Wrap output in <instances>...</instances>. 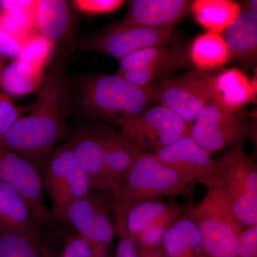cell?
Wrapping results in <instances>:
<instances>
[{"label": "cell", "mask_w": 257, "mask_h": 257, "mask_svg": "<svg viewBox=\"0 0 257 257\" xmlns=\"http://www.w3.org/2000/svg\"><path fill=\"white\" fill-rule=\"evenodd\" d=\"M56 58L39 90L35 109L18 119L0 138V145L40 170L47 157L67 134L70 86L63 60Z\"/></svg>", "instance_id": "1"}, {"label": "cell", "mask_w": 257, "mask_h": 257, "mask_svg": "<svg viewBox=\"0 0 257 257\" xmlns=\"http://www.w3.org/2000/svg\"><path fill=\"white\" fill-rule=\"evenodd\" d=\"M155 88L137 86L117 74H92L83 79L79 99L89 114L99 117L133 116L147 109L154 100Z\"/></svg>", "instance_id": "2"}, {"label": "cell", "mask_w": 257, "mask_h": 257, "mask_svg": "<svg viewBox=\"0 0 257 257\" xmlns=\"http://www.w3.org/2000/svg\"><path fill=\"white\" fill-rule=\"evenodd\" d=\"M195 185L151 152H143L122 181L111 191L112 207L128 201L187 195Z\"/></svg>", "instance_id": "3"}, {"label": "cell", "mask_w": 257, "mask_h": 257, "mask_svg": "<svg viewBox=\"0 0 257 257\" xmlns=\"http://www.w3.org/2000/svg\"><path fill=\"white\" fill-rule=\"evenodd\" d=\"M195 221L204 257H234L240 236L246 226L239 221L217 189H207L204 199L188 209Z\"/></svg>", "instance_id": "4"}, {"label": "cell", "mask_w": 257, "mask_h": 257, "mask_svg": "<svg viewBox=\"0 0 257 257\" xmlns=\"http://www.w3.org/2000/svg\"><path fill=\"white\" fill-rule=\"evenodd\" d=\"M216 189L245 226L257 224V165L243 147L227 150L217 161Z\"/></svg>", "instance_id": "5"}, {"label": "cell", "mask_w": 257, "mask_h": 257, "mask_svg": "<svg viewBox=\"0 0 257 257\" xmlns=\"http://www.w3.org/2000/svg\"><path fill=\"white\" fill-rule=\"evenodd\" d=\"M40 171L44 189L52 202V215L58 224H64L69 206L92 192L89 177L67 142L51 152Z\"/></svg>", "instance_id": "6"}, {"label": "cell", "mask_w": 257, "mask_h": 257, "mask_svg": "<svg viewBox=\"0 0 257 257\" xmlns=\"http://www.w3.org/2000/svg\"><path fill=\"white\" fill-rule=\"evenodd\" d=\"M115 121L120 133L142 151L151 153L188 136L192 125L162 105Z\"/></svg>", "instance_id": "7"}, {"label": "cell", "mask_w": 257, "mask_h": 257, "mask_svg": "<svg viewBox=\"0 0 257 257\" xmlns=\"http://www.w3.org/2000/svg\"><path fill=\"white\" fill-rule=\"evenodd\" d=\"M252 135L244 112H231L208 101L193 123L189 136L211 155L243 147Z\"/></svg>", "instance_id": "8"}, {"label": "cell", "mask_w": 257, "mask_h": 257, "mask_svg": "<svg viewBox=\"0 0 257 257\" xmlns=\"http://www.w3.org/2000/svg\"><path fill=\"white\" fill-rule=\"evenodd\" d=\"M111 192H90L72 202L66 211L64 224L106 254L112 256L116 229L110 218Z\"/></svg>", "instance_id": "9"}, {"label": "cell", "mask_w": 257, "mask_h": 257, "mask_svg": "<svg viewBox=\"0 0 257 257\" xmlns=\"http://www.w3.org/2000/svg\"><path fill=\"white\" fill-rule=\"evenodd\" d=\"M0 182L21 196L40 226L52 230L58 226V223L45 202L40 169L1 145Z\"/></svg>", "instance_id": "10"}, {"label": "cell", "mask_w": 257, "mask_h": 257, "mask_svg": "<svg viewBox=\"0 0 257 257\" xmlns=\"http://www.w3.org/2000/svg\"><path fill=\"white\" fill-rule=\"evenodd\" d=\"M215 71L197 69L179 77L162 78L155 88L154 100L193 124L209 101L211 81Z\"/></svg>", "instance_id": "11"}, {"label": "cell", "mask_w": 257, "mask_h": 257, "mask_svg": "<svg viewBox=\"0 0 257 257\" xmlns=\"http://www.w3.org/2000/svg\"><path fill=\"white\" fill-rule=\"evenodd\" d=\"M174 28L151 30L119 23L85 37L77 44L81 50L94 51L121 60L135 51L167 46L175 41Z\"/></svg>", "instance_id": "12"}, {"label": "cell", "mask_w": 257, "mask_h": 257, "mask_svg": "<svg viewBox=\"0 0 257 257\" xmlns=\"http://www.w3.org/2000/svg\"><path fill=\"white\" fill-rule=\"evenodd\" d=\"M152 154L162 163L194 184H202L207 189L217 187V162L189 135Z\"/></svg>", "instance_id": "13"}, {"label": "cell", "mask_w": 257, "mask_h": 257, "mask_svg": "<svg viewBox=\"0 0 257 257\" xmlns=\"http://www.w3.org/2000/svg\"><path fill=\"white\" fill-rule=\"evenodd\" d=\"M71 5L65 0H37V33L50 42L57 57L73 45L75 19Z\"/></svg>", "instance_id": "14"}, {"label": "cell", "mask_w": 257, "mask_h": 257, "mask_svg": "<svg viewBox=\"0 0 257 257\" xmlns=\"http://www.w3.org/2000/svg\"><path fill=\"white\" fill-rule=\"evenodd\" d=\"M192 3L189 0H134L121 23L151 30L175 28L188 15Z\"/></svg>", "instance_id": "15"}, {"label": "cell", "mask_w": 257, "mask_h": 257, "mask_svg": "<svg viewBox=\"0 0 257 257\" xmlns=\"http://www.w3.org/2000/svg\"><path fill=\"white\" fill-rule=\"evenodd\" d=\"M67 143L89 177L92 190L110 192L104 170L105 132H79L71 136Z\"/></svg>", "instance_id": "16"}, {"label": "cell", "mask_w": 257, "mask_h": 257, "mask_svg": "<svg viewBox=\"0 0 257 257\" xmlns=\"http://www.w3.org/2000/svg\"><path fill=\"white\" fill-rule=\"evenodd\" d=\"M174 204L159 198L128 201L114 206L116 234L119 238L135 241L149 225Z\"/></svg>", "instance_id": "17"}, {"label": "cell", "mask_w": 257, "mask_h": 257, "mask_svg": "<svg viewBox=\"0 0 257 257\" xmlns=\"http://www.w3.org/2000/svg\"><path fill=\"white\" fill-rule=\"evenodd\" d=\"M254 83L239 69H219L210 84L209 101L224 110L236 112L254 98Z\"/></svg>", "instance_id": "18"}, {"label": "cell", "mask_w": 257, "mask_h": 257, "mask_svg": "<svg viewBox=\"0 0 257 257\" xmlns=\"http://www.w3.org/2000/svg\"><path fill=\"white\" fill-rule=\"evenodd\" d=\"M40 226L21 196L0 182V231L40 241Z\"/></svg>", "instance_id": "19"}, {"label": "cell", "mask_w": 257, "mask_h": 257, "mask_svg": "<svg viewBox=\"0 0 257 257\" xmlns=\"http://www.w3.org/2000/svg\"><path fill=\"white\" fill-rule=\"evenodd\" d=\"M225 41L231 60L251 68L257 60V14L241 9L239 14L224 30Z\"/></svg>", "instance_id": "20"}, {"label": "cell", "mask_w": 257, "mask_h": 257, "mask_svg": "<svg viewBox=\"0 0 257 257\" xmlns=\"http://www.w3.org/2000/svg\"><path fill=\"white\" fill-rule=\"evenodd\" d=\"M143 152L121 133L105 132L104 170L109 192L122 181Z\"/></svg>", "instance_id": "21"}, {"label": "cell", "mask_w": 257, "mask_h": 257, "mask_svg": "<svg viewBox=\"0 0 257 257\" xmlns=\"http://www.w3.org/2000/svg\"><path fill=\"white\" fill-rule=\"evenodd\" d=\"M162 246L167 257H204L199 228L187 214L167 229Z\"/></svg>", "instance_id": "22"}, {"label": "cell", "mask_w": 257, "mask_h": 257, "mask_svg": "<svg viewBox=\"0 0 257 257\" xmlns=\"http://www.w3.org/2000/svg\"><path fill=\"white\" fill-rule=\"evenodd\" d=\"M43 72V67L16 58L2 73L0 89L10 96L31 94L42 87L45 78Z\"/></svg>", "instance_id": "23"}, {"label": "cell", "mask_w": 257, "mask_h": 257, "mask_svg": "<svg viewBox=\"0 0 257 257\" xmlns=\"http://www.w3.org/2000/svg\"><path fill=\"white\" fill-rule=\"evenodd\" d=\"M191 64L197 70L221 69L231 61L229 48L221 33L207 32L194 39L189 47Z\"/></svg>", "instance_id": "24"}, {"label": "cell", "mask_w": 257, "mask_h": 257, "mask_svg": "<svg viewBox=\"0 0 257 257\" xmlns=\"http://www.w3.org/2000/svg\"><path fill=\"white\" fill-rule=\"evenodd\" d=\"M242 9L232 0H196L190 12L201 26L207 32L221 33L234 21Z\"/></svg>", "instance_id": "25"}, {"label": "cell", "mask_w": 257, "mask_h": 257, "mask_svg": "<svg viewBox=\"0 0 257 257\" xmlns=\"http://www.w3.org/2000/svg\"><path fill=\"white\" fill-rule=\"evenodd\" d=\"M189 47L190 45H181L178 50L167 58L148 67L116 74L135 85H148L152 79L156 77L165 76L179 69L187 68L192 65L189 57Z\"/></svg>", "instance_id": "26"}, {"label": "cell", "mask_w": 257, "mask_h": 257, "mask_svg": "<svg viewBox=\"0 0 257 257\" xmlns=\"http://www.w3.org/2000/svg\"><path fill=\"white\" fill-rule=\"evenodd\" d=\"M36 13L37 7L21 14H14L0 9V27L23 45L31 37L38 34Z\"/></svg>", "instance_id": "27"}, {"label": "cell", "mask_w": 257, "mask_h": 257, "mask_svg": "<svg viewBox=\"0 0 257 257\" xmlns=\"http://www.w3.org/2000/svg\"><path fill=\"white\" fill-rule=\"evenodd\" d=\"M184 211V206L175 204L170 209L164 213L156 220L152 222L139 235L135 240L137 244L140 246H160L167 229L182 216Z\"/></svg>", "instance_id": "28"}, {"label": "cell", "mask_w": 257, "mask_h": 257, "mask_svg": "<svg viewBox=\"0 0 257 257\" xmlns=\"http://www.w3.org/2000/svg\"><path fill=\"white\" fill-rule=\"evenodd\" d=\"M180 45L173 46L149 47L130 54L119 60V68L116 73L148 67L174 55Z\"/></svg>", "instance_id": "29"}, {"label": "cell", "mask_w": 257, "mask_h": 257, "mask_svg": "<svg viewBox=\"0 0 257 257\" xmlns=\"http://www.w3.org/2000/svg\"><path fill=\"white\" fill-rule=\"evenodd\" d=\"M0 257H48L40 241L0 231Z\"/></svg>", "instance_id": "30"}, {"label": "cell", "mask_w": 257, "mask_h": 257, "mask_svg": "<svg viewBox=\"0 0 257 257\" xmlns=\"http://www.w3.org/2000/svg\"><path fill=\"white\" fill-rule=\"evenodd\" d=\"M53 47L50 42L37 34L24 44L18 58L45 68L49 60L53 57Z\"/></svg>", "instance_id": "31"}, {"label": "cell", "mask_w": 257, "mask_h": 257, "mask_svg": "<svg viewBox=\"0 0 257 257\" xmlns=\"http://www.w3.org/2000/svg\"><path fill=\"white\" fill-rule=\"evenodd\" d=\"M36 103L30 106L17 105L11 97L0 89V138L13 124L35 109Z\"/></svg>", "instance_id": "32"}, {"label": "cell", "mask_w": 257, "mask_h": 257, "mask_svg": "<svg viewBox=\"0 0 257 257\" xmlns=\"http://www.w3.org/2000/svg\"><path fill=\"white\" fill-rule=\"evenodd\" d=\"M61 257H112L83 239L78 234L67 235Z\"/></svg>", "instance_id": "33"}, {"label": "cell", "mask_w": 257, "mask_h": 257, "mask_svg": "<svg viewBox=\"0 0 257 257\" xmlns=\"http://www.w3.org/2000/svg\"><path fill=\"white\" fill-rule=\"evenodd\" d=\"M72 5L82 13L90 15L107 14L121 8L126 2L122 0H76Z\"/></svg>", "instance_id": "34"}, {"label": "cell", "mask_w": 257, "mask_h": 257, "mask_svg": "<svg viewBox=\"0 0 257 257\" xmlns=\"http://www.w3.org/2000/svg\"><path fill=\"white\" fill-rule=\"evenodd\" d=\"M234 257H257V224L243 230Z\"/></svg>", "instance_id": "35"}, {"label": "cell", "mask_w": 257, "mask_h": 257, "mask_svg": "<svg viewBox=\"0 0 257 257\" xmlns=\"http://www.w3.org/2000/svg\"><path fill=\"white\" fill-rule=\"evenodd\" d=\"M23 45L18 40L8 35L0 27V55L11 58H18L21 53Z\"/></svg>", "instance_id": "36"}, {"label": "cell", "mask_w": 257, "mask_h": 257, "mask_svg": "<svg viewBox=\"0 0 257 257\" xmlns=\"http://www.w3.org/2000/svg\"><path fill=\"white\" fill-rule=\"evenodd\" d=\"M37 4V1L35 0H2L0 9L14 14H21L35 9Z\"/></svg>", "instance_id": "37"}, {"label": "cell", "mask_w": 257, "mask_h": 257, "mask_svg": "<svg viewBox=\"0 0 257 257\" xmlns=\"http://www.w3.org/2000/svg\"><path fill=\"white\" fill-rule=\"evenodd\" d=\"M114 257H138L136 242L133 239L119 238Z\"/></svg>", "instance_id": "38"}, {"label": "cell", "mask_w": 257, "mask_h": 257, "mask_svg": "<svg viewBox=\"0 0 257 257\" xmlns=\"http://www.w3.org/2000/svg\"><path fill=\"white\" fill-rule=\"evenodd\" d=\"M138 246V257H167L162 244L160 246H140L137 244Z\"/></svg>", "instance_id": "39"}, {"label": "cell", "mask_w": 257, "mask_h": 257, "mask_svg": "<svg viewBox=\"0 0 257 257\" xmlns=\"http://www.w3.org/2000/svg\"><path fill=\"white\" fill-rule=\"evenodd\" d=\"M243 9L248 10V11L257 14L256 0H247V1H243Z\"/></svg>", "instance_id": "40"}, {"label": "cell", "mask_w": 257, "mask_h": 257, "mask_svg": "<svg viewBox=\"0 0 257 257\" xmlns=\"http://www.w3.org/2000/svg\"><path fill=\"white\" fill-rule=\"evenodd\" d=\"M6 66V60H5V57L0 55V77H1L2 73H3Z\"/></svg>", "instance_id": "41"}]
</instances>
